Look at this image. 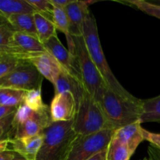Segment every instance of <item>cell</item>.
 <instances>
[{
	"mask_svg": "<svg viewBox=\"0 0 160 160\" xmlns=\"http://www.w3.org/2000/svg\"><path fill=\"white\" fill-rule=\"evenodd\" d=\"M27 1L34 7L36 12L52 21L53 6L50 3L49 0H27Z\"/></svg>",
	"mask_w": 160,
	"mask_h": 160,
	"instance_id": "obj_27",
	"label": "cell"
},
{
	"mask_svg": "<svg viewBox=\"0 0 160 160\" xmlns=\"http://www.w3.org/2000/svg\"><path fill=\"white\" fill-rule=\"evenodd\" d=\"M78 112V104L70 92L55 94L50 105V113L53 122L71 121Z\"/></svg>",
	"mask_w": 160,
	"mask_h": 160,
	"instance_id": "obj_11",
	"label": "cell"
},
{
	"mask_svg": "<svg viewBox=\"0 0 160 160\" xmlns=\"http://www.w3.org/2000/svg\"><path fill=\"white\" fill-rule=\"evenodd\" d=\"M148 160H152V159H148Z\"/></svg>",
	"mask_w": 160,
	"mask_h": 160,
	"instance_id": "obj_39",
	"label": "cell"
},
{
	"mask_svg": "<svg viewBox=\"0 0 160 160\" xmlns=\"http://www.w3.org/2000/svg\"><path fill=\"white\" fill-rule=\"evenodd\" d=\"M23 103L34 111H40L48 106L42 100V88L27 92Z\"/></svg>",
	"mask_w": 160,
	"mask_h": 160,
	"instance_id": "obj_25",
	"label": "cell"
},
{
	"mask_svg": "<svg viewBox=\"0 0 160 160\" xmlns=\"http://www.w3.org/2000/svg\"><path fill=\"white\" fill-rule=\"evenodd\" d=\"M12 160H27V159H25V158L22 157V156H20V155H18V156H17L15 159H13Z\"/></svg>",
	"mask_w": 160,
	"mask_h": 160,
	"instance_id": "obj_36",
	"label": "cell"
},
{
	"mask_svg": "<svg viewBox=\"0 0 160 160\" xmlns=\"http://www.w3.org/2000/svg\"><path fill=\"white\" fill-rule=\"evenodd\" d=\"M113 136L128 146L132 156L139 145L145 140L143 136V128L142 127L141 122H137L119 128L114 131Z\"/></svg>",
	"mask_w": 160,
	"mask_h": 160,
	"instance_id": "obj_16",
	"label": "cell"
},
{
	"mask_svg": "<svg viewBox=\"0 0 160 160\" xmlns=\"http://www.w3.org/2000/svg\"><path fill=\"white\" fill-rule=\"evenodd\" d=\"M43 45L46 51L59 62L62 68L83 82L78 58L72 54L68 48H65L59 41L57 34L52 36Z\"/></svg>",
	"mask_w": 160,
	"mask_h": 160,
	"instance_id": "obj_10",
	"label": "cell"
},
{
	"mask_svg": "<svg viewBox=\"0 0 160 160\" xmlns=\"http://www.w3.org/2000/svg\"><path fill=\"white\" fill-rule=\"evenodd\" d=\"M52 123L50 106L40 111H34L23 103L17 108L7 140L42 134Z\"/></svg>",
	"mask_w": 160,
	"mask_h": 160,
	"instance_id": "obj_4",
	"label": "cell"
},
{
	"mask_svg": "<svg viewBox=\"0 0 160 160\" xmlns=\"http://www.w3.org/2000/svg\"><path fill=\"white\" fill-rule=\"evenodd\" d=\"M70 23V33L72 37L83 36V25L86 17L90 12L89 6L84 1L73 0L65 8Z\"/></svg>",
	"mask_w": 160,
	"mask_h": 160,
	"instance_id": "obj_13",
	"label": "cell"
},
{
	"mask_svg": "<svg viewBox=\"0 0 160 160\" xmlns=\"http://www.w3.org/2000/svg\"><path fill=\"white\" fill-rule=\"evenodd\" d=\"M131 156L128 146L112 135L107 148L106 160H130Z\"/></svg>",
	"mask_w": 160,
	"mask_h": 160,
	"instance_id": "obj_21",
	"label": "cell"
},
{
	"mask_svg": "<svg viewBox=\"0 0 160 160\" xmlns=\"http://www.w3.org/2000/svg\"><path fill=\"white\" fill-rule=\"evenodd\" d=\"M38 39L44 44L52 36L56 35V28L54 23L42 14L36 12L34 14Z\"/></svg>",
	"mask_w": 160,
	"mask_h": 160,
	"instance_id": "obj_19",
	"label": "cell"
},
{
	"mask_svg": "<svg viewBox=\"0 0 160 160\" xmlns=\"http://www.w3.org/2000/svg\"><path fill=\"white\" fill-rule=\"evenodd\" d=\"M98 103L114 131L140 122L143 100L136 97L125 98L106 87Z\"/></svg>",
	"mask_w": 160,
	"mask_h": 160,
	"instance_id": "obj_1",
	"label": "cell"
},
{
	"mask_svg": "<svg viewBox=\"0 0 160 160\" xmlns=\"http://www.w3.org/2000/svg\"><path fill=\"white\" fill-rule=\"evenodd\" d=\"M150 2L152 3H155V4L159 5L160 6V0H152V1H150Z\"/></svg>",
	"mask_w": 160,
	"mask_h": 160,
	"instance_id": "obj_37",
	"label": "cell"
},
{
	"mask_svg": "<svg viewBox=\"0 0 160 160\" xmlns=\"http://www.w3.org/2000/svg\"><path fill=\"white\" fill-rule=\"evenodd\" d=\"M27 92L13 88H0V106L17 107L23 104Z\"/></svg>",
	"mask_w": 160,
	"mask_h": 160,
	"instance_id": "obj_22",
	"label": "cell"
},
{
	"mask_svg": "<svg viewBox=\"0 0 160 160\" xmlns=\"http://www.w3.org/2000/svg\"><path fill=\"white\" fill-rule=\"evenodd\" d=\"M36 10L27 0H1L0 17L8 18L12 15L35 13Z\"/></svg>",
	"mask_w": 160,
	"mask_h": 160,
	"instance_id": "obj_18",
	"label": "cell"
},
{
	"mask_svg": "<svg viewBox=\"0 0 160 160\" xmlns=\"http://www.w3.org/2000/svg\"><path fill=\"white\" fill-rule=\"evenodd\" d=\"M43 142V134L9 140L8 149L15 152L27 160H36Z\"/></svg>",
	"mask_w": 160,
	"mask_h": 160,
	"instance_id": "obj_12",
	"label": "cell"
},
{
	"mask_svg": "<svg viewBox=\"0 0 160 160\" xmlns=\"http://www.w3.org/2000/svg\"><path fill=\"white\" fill-rule=\"evenodd\" d=\"M14 31L11 25L8 23L4 17H1L0 23V53H4L8 51L9 48L11 38L13 35Z\"/></svg>",
	"mask_w": 160,
	"mask_h": 160,
	"instance_id": "obj_24",
	"label": "cell"
},
{
	"mask_svg": "<svg viewBox=\"0 0 160 160\" xmlns=\"http://www.w3.org/2000/svg\"><path fill=\"white\" fill-rule=\"evenodd\" d=\"M48 52L38 38L15 31L11 38L9 48L6 52L19 59L29 62L32 58Z\"/></svg>",
	"mask_w": 160,
	"mask_h": 160,
	"instance_id": "obj_9",
	"label": "cell"
},
{
	"mask_svg": "<svg viewBox=\"0 0 160 160\" xmlns=\"http://www.w3.org/2000/svg\"><path fill=\"white\" fill-rule=\"evenodd\" d=\"M17 107H12V106H0V119L6 117L8 115L17 112Z\"/></svg>",
	"mask_w": 160,
	"mask_h": 160,
	"instance_id": "obj_31",
	"label": "cell"
},
{
	"mask_svg": "<svg viewBox=\"0 0 160 160\" xmlns=\"http://www.w3.org/2000/svg\"><path fill=\"white\" fill-rule=\"evenodd\" d=\"M141 160H148V159H147V158H144L143 159H141Z\"/></svg>",
	"mask_w": 160,
	"mask_h": 160,
	"instance_id": "obj_38",
	"label": "cell"
},
{
	"mask_svg": "<svg viewBox=\"0 0 160 160\" xmlns=\"http://www.w3.org/2000/svg\"><path fill=\"white\" fill-rule=\"evenodd\" d=\"M114 131L106 129L89 135H78L66 160H88L107 149Z\"/></svg>",
	"mask_w": 160,
	"mask_h": 160,
	"instance_id": "obj_7",
	"label": "cell"
},
{
	"mask_svg": "<svg viewBox=\"0 0 160 160\" xmlns=\"http://www.w3.org/2000/svg\"><path fill=\"white\" fill-rule=\"evenodd\" d=\"M43 142L36 160H66L78 134L73 120L53 122L42 132Z\"/></svg>",
	"mask_w": 160,
	"mask_h": 160,
	"instance_id": "obj_3",
	"label": "cell"
},
{
	"mask_svg": "<svg viewBox=\"0 0 160 160\" xmlns=\"http://www.w3.org/2000/svg\"><path fill=\"white\" fill-rule=\"evenodd\" d=\"M19 154L12 150H6V151L0 152V160H12L15 159Z\"/></svg>",
	"mask_w": 160,
	"mask_h": 160,
	"instance_id": "obj_32",
	"label": "cell"
},
{
	"mask_svg": "<svg viewBox=\"0 0 160 160\" xmlns=\"http://www.w3.org/2000/svg\"><path fill=\"white\" fill-rule=\"evenodd\" d=\"M9 140H2L0 141V152L6 151L8 150V147H9Z\"/></svg>",
	"mask_w": 160,
	"mask_h": 160,
	"instance_id": "obj_35",
	"label": "cell"
},
{
	"mask_svg": "<svg viewBox=\"0 0 160 160\" xmlns=\"http://www.w3.org/2000/svg\"><path fill=\"white\" fill-rule=\"evenodd\" d=\"M29 62L37 68L43 78L55 85L62 67L51 54L43 53L32 58Z\"/></svg>",
	"mask_w": 160,
	"mask_h": 160,
	"instance_id": "obj_15",
	"label": "cell"
},
{
	"mask_svg": "<svg viewBox=\"0 0 160 160\" xmlns=\"http://www.w3.org/2000/svg\"><path fill=\"white\" fill-rule=\"evenodd\" d=\"M34 14H17V15L10 16L6 20L15 31L38 38Z\"/></svg>",
	"mask_w": 160,
	"mask_h": 160,
	"instance_id": "obj_17",
	"label": "cell"
},
{
	"mask_svg": "<svg viewBox=\"0 0 160 160\" xmlns=\"http://www.w3.org/2000/svg\"><path fill=\"white\" fill-rule=\"evenodd\" d=\"M73 38L75 44V53L79 63L83 84L88 92L97 102H99L103 92L108 87L107 84L92 61L83 36Z\"/></svg>",
	"mask_w": 160,
	"mask_h": 160,
	"instance_id": "obj_6",
	"label": "cell"
},
{
	"mask_svg": "<svg viewBox=\"0 0 160 160\" xmlns=\"http://www.w3.org/2000/svg\"><path fill=\"white\" fill-rule=\"evenodd\" d=\"M83 38L92 61L95 64L108 87L121 96L125 98H134V95L128 92L119 82L108 64L98 37L96 20L92 11L89 12L84 20L83 25Z\"/></svg>",
	"mask_w": 160,
	"mask_h": 160,
	"instance_id": "obj_2",
	"label": "cell"
},
{
	"mask_svg": "<svg viewBox=\"0 0 160 160\" xmlns=\"http://www.w3.org/2000/svg\"><path fill=\"white\" fill-rule=\"evenodd\" d=\"M127 3L131 6H134L139 10L152 17H156L160 20V6L145 0H130L127 1Z\"/></svg>",
	"mask_w": 160,
	"mask_h": 160,
	"instance_id": "obj_26",
	"label": "cell"
},
{
	"mask_svg": "<svg viewBox=\"0 0 160 160\" xmlns=\"http://www.w3.org/2000/svg\"><path fill=\"white\" fill-rule=\"evenodd\" d=\"M140 122L142 123L147 122L160 123V95L143 100Z\"/></svg>",
	"mask_w": 160,
	"mask_h": 160,
	"instance_id": "obj_20",
	"label": "cell"
},
{
	"mask_svg": "<svg viewBox=\"0 0 160 160\" xmlns=\"http://www.w3.org/2000/svg\"><path fill=\"white\" fill-rule=\"evenodd\" d=\"M73 129L78 135L83 136L112 129L99 103L88 92L78 106V112L73 120Z\"/></svg>",
	"mask_w": 160,
	"mask_h": 160,
	"instance_id": "obj_5",
	"label": "cell"
},
{
	"mask_svg": "<svg viewBox=\"0 0 160 160\" xmlns=\"http://www.w3.org/2000/svg\"><path fill=\"white\" fill-rule=\"evenodd\" d=\"M106 154H107V149L98 153V154L95 155V156H93L88 160H106Z\"/></svg>",
	"mask_w": 160,
	"mask_h": 160,
	"instance_id": "obj_34",
	"label": "cell"
},
{
	"mask_svg": "<svg viewBox=\"0 0 160 160\" xmlns=\"http://www.w3.org/2000/svg\"><path fill=\"white\" fill-rule=\"evenodd\" d=\"M143 136L145 140L149 142L150 145L160 148V134L150 132L143 128Z\"/></svg>",
	"mask_w": 160,
	"mask_h": 160,
	"instance_id": "obj_29",
	"label": "cell"
},
{
	"mask_svg": "<svg viewBox=\"0 0 160 160\" xmlns=\"http://www.w3.org/2000/svg\"><path fill=\"white\" fill-rule=\"evenodd\" d=\"M43 77L31 62H26L7 76L0 78V88L29 92L42 88Z\"/></svg>",
	"mask_w": 160,
	"mask_h": 160,
	"instance_id": "obj_8",
	"label": "cell"
},
{
	"mask_svg": "<svg viewBox=\"0 0 160 160\" xmlns=\"http://www.w3.org/2000/svg\"><path fill=\"white\" fill-rule=\"evenodd\" d=\"M73 0H49L50 3L55 7L64 9L68 6L70 3L72 2Z\"/></svg>",
	"mask_w": 160,
	"mask_h": 160,
	"instance_id": "obj_33",
	"label": "cell"
},
{
	"mask_svg": "<svg viewBox=\"0 0 160 160\" xmlns=\"http://www.w3.org/2000/svg\"><path fill=\"white\" fill-rule=\"evenodd\" d=\"M16 112L0 119V141L7 140L8 135L12 129Z\"/></svg>",
	"mask_w": 160,
	"mask_h": 160,
	"instance_id": "obj_28",
	"label": "cell"
},
{
	"mask_svg": "<svg viewBox=\"0 0 160 160\" xmlns=\"http://www.w3.org/2000/svg\"><path fill=\"white\" fill-rule=\"evenodd\" d=\"M148 159L152 160H160V148L150 145L148 147Z\"/></svg>",
	"mask_w": 160,
	"mask_h": 160,
	"instance_id": "obj_30",
	"label": "cell"
},
{
	"mask_svg": "<svg viewBox=\"0 0 160 160\" xmlns=\"http://www.w3.org/2000/svg\"><path fill=\"white\" fill-rule=\"evenodd\" d=\"M26 62L9 53H0V78L7 76Z\"/></svg>",
	"mask_w": 160,
	"mask_h": 160,
	"instance_id": "obj_23",
	"label": "cell"
},
{
	"mask_svg": "<svg viewBox=\"0 0 160 160\" xmlns=\"http://www.w3.org/2000/svg\"><path fill=\"white\" fill-rule=\"evenodd\" d=\"M54 87L55 94L62 93V92L71 93L77 102L78 109L83 97L88 92L82 81L70 74L63 68L62 69V71H61Z\"/></svg>",
	"mask_w": 160,
	"mask_h": 160,
	"instance_id": "obj_14",
	"label": "cell"
}]
</instances>
